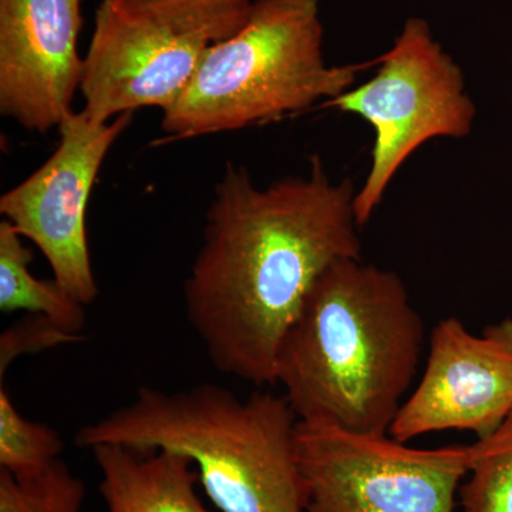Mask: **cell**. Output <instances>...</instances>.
<instances>
[{
  "label": "cell",
  "mask_w": 512,
  "mask_h": 512,
  "mask_svg": "<svg viewBox=\"0 0 512 512\" xmlns=\"http://www.w3.org/2000/svg\"><path fill=\"white\" fill-rule=\"evenodd\" d=\"M127 10H164L221 20L234 28L247 22L252 0H114Z\"/></svg>",
  "instance_id": "17"
},
{
  "label": "cell",
  "mask_w": 512,
  "mask_h": 512,
  "mask_svg": "<svg viewBox=\"0 0 512 512\" xmlns=\"http://www.w3.org/2000/svg\"><path fill=\"white\" fill-rule=\"evenodd\" d=\"M376 64L379 69L369 82L323 103L355 114L375 133L370 168L355 197L360 227L370 221L393 178L421 146L434 138L470 136L477 116L463 70L426 20L407 19Z\"/></svg>",
  "instance_id": "5"
},
{
  "label": "cell",
  "mask_w": 512,
  "mask_h": 512,
  "mask_svg": "<svg viewBox=\"0 0 512 512\" xmlns=\"http://www.w3.org/2000/svg\"><path fill=\"white\" fill-rule=\"evenodd\" d=\"M107 512H212L198 497V473L173 451H143L120 444L93 447Z\"/></svg>",
  "instance_id": "11"
},
{
  "label": "cell",
  "mask_w": 512,
  "mask_h": 512,
  "mask_svg": "<svg viewBox=\"0 0 512 512\" xmlns=\"http://www.w3.org/2000/svg\"><path fill=\"white\" fill-rule=\"evenodd\" d=\"M133 113L96 123L73 111L42 167L0 198V214L45 255L53 279L83 306L99 296L87 237V207L101 165Z\"/></svg>",
  "instance_id": "8"
},
{
  "label": "cell",
  "mask_w": 512,
  "mask_h": 512,
  "mask_svg": "<svg viewBox=\"0 0 512 512\" xmlns=\"http://www.w3.org/2000/svg\"><path fill=\"white\" fill-rule=\"evenodd\" d=\"M512 412V318L474 335L460 319H441L417 386L390 427L409 443L440 431H470L485 439Z\"/></svg>",
  "instance_id": "9"
},
{
  "label": "cell",
  "mask_w": 512,
  "mask_h": 512,
  "mask_svg": "<svg viewBox=\"0 0 512 512\" xmlns=\"http://www.w3.org/2000/svg\"><path fill=\"white\" fill-rule=\"evenodd\" d=\"M470 448L461 512H512V412L500 429Z\"/></svg>",
  "instance_id": "13"
},
{
  "label": "cell",
  "mask_w": 512,
  "mask_h": 512,
  "mask_svg": "<svg viewBox=\"0 0 512 512\" xmlns=\"http://www.w3.org/2000/svg\"><path fill=\"white\" fill-rule=\"evenodd\" d=\"M80 340H83L82 333L72 332L45 316L30 315L28 319L16 322L0 336V383L18 357L72 345Z\"/></svg>",
  "instance_id": "16"
},
{
  "label": "cell",
  "mask_w": 512,
  "mask_h": 512,
  "mask_svg": "<svg viewBox=\"0 0 512 512\" xmlns=\"http://www.w3.org/2000/svg\"><path fill=\"white\" fill-rule=\"evenodd\" d=\"M86 485L57 460L32 476L0 468V512H82Z\"/></svg>",
  "instance_id": "15"
},
{
  "label": "cell",
  "mask_w": 512,
  "mask_h": 512,
  "mask_svg": "<svg viewBox=\"0 0 512 512\" xmlns=\"http://www.w3.org/2000/svg\"><path fill=\"white\" fill-rule=\"evenodd\" d=\"M235 32L220 20L163 10L137 12L103 0L84 57V113L96 123L141 107L165 113L191 83L208 47Z\"/></svg>",
  "instance_id": "7"
},
{
  "label": "cell",
  "mask_w": 512,
  "mask_h": 512,
  "mask_svg": "<svg viewBox=\"0 0 512 512\" xmlns=\"http://www.w3.org/2000/svg\"><path fill=\"white\" fill-rule=\"evenodd\" d=\"M298 426L284 394L258 390L241 399L217 384L178 392L141 386L126 406L77 431L74 443L181 454L218 512H305Z\"/></svg>",
  "instance_id": "3"
},
{
  "label": "cell",
  "mask_w": 512,
  "mask_h": 512,
  "mask_svg": "<svg viewBox=\"0 0 512 512\" xmlns=\"http://www.w3.org/2000/svg\"><path fill=\"white\" fill-rule=\"evenodd\" d=\"M305 512H454L470 446L414 448L390 434L298 426Z\"/></svg>",
  "instance_id": "6"
},
{
  "label": "cell",
  "mask_w": 512,
  "mask_h": 512,
  "mask_svg": "<svg viewBox=\"0 0 512 512\" xmlns=\"http://www.w3.org/2000/svg\"><path fill=\"white\" fill-rule=\"evenodd\" d=\"M64 444L56 430L26 419L0 384V468L25 477L60 460Z\"/></svg>",
  "instance_id": "14"
},
{
  "label": "cell",
  "mask_w": 512,
  "mask_h": 512,
  "mask_svg": "<svg viewBox=\"0 0 512 512\" xmlns=\"http://www.w3.org/2000/svg\"><path fill=\"white\" fill-rule=\"evenodd\" d=\"M10 222H0V311L28 312L55 320L72 332L82 333L86 311L59 284L36 278L30 271L32 249Z\"/></svg>",
  "instance_id": "12"
},
{
  "label": "cell",
  "mask_w": 512,
  "mask_h": 512,
  "mask_svg": "<svg viewBox=\"0 0 512 512\" xmlns=\"http://www.w3.org/2000/svg\"><path fill=\"white\" fill-rule=\"evenodd\" d=\"M82 0H0V113L45 134L82 86Z\"/></svg>",
  "instance_id": "10"
},
{
  "label": "cell",
  "mask_w": 512,
  "mask_h": 512,
  "mask_svg": "<svg viewBox=\"0 0 512 512\" xmlns=\"http://www.w3.org/2000/svg\"><path fill=\"white\" fill-rule=\"evenodd\" d=\"M322 0H255L247 22L208 47L191 83L165 111L168 140L272 123L336 99L367 64L329 66Z\"/></svg>",
  "instance_id": "4"
},
{
  "label": "cell",
  "mask_w": 512,
  "mask_h": 512,
  "mask_svg": "<svg viewBox=\"0 0 512 512\" xmlns=\"http://www.w3.org/2000/svg\"><path fill=\"white\" fill-rule=\"evenodd\" d=\"M426 345L403 279L363 258L320 275L286 332L276 384L301 421L389 434Z\"/></svg>",
  "instance_id": "2"
},
{
  "label": "cell",
  "mask_w": 512,
  "mask_h": 512,
  "mask_svg": "<svg viewBox=\"0 0 512 512\" xmlns=\"http://www.w3.org/2000/svg\"><path fill=\"white\" fill-rule=\"evenodd\" d=\"M355 197L319 156L308 174L268 187L227 165L184 284L188 322L218 372L276 386L282 340L320 275L363 258Z\"/></svg>",
  "instance_id": "1"
}]
</instances>
